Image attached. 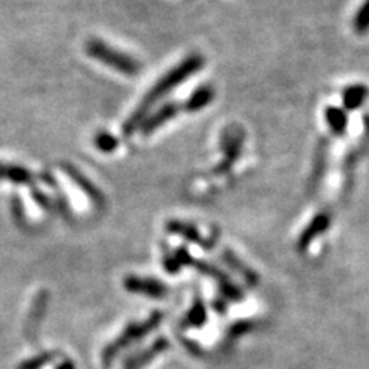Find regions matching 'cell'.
Returning <instances> with one entry per match:
<instances>
[{
    "mask_svg": "<svg viewBox=\"0 0 369 369\" xmlns=\"http://www.w3.org/2000/svg\"><path fill=\"white\" fill-rule=\"evenodd\" d=\"M243 142H245V132L240 126L233 125L230 128L225 130L224 139H222V150H224L225 160L215 168V173L222 174L233 167L240 156Z\"/></svg>",
    "mask_w": 369,
    "mask_h": 369,
    "instance_id": "4",
    "label": "cell"
},
{
    "mask_svg": "<svg viewBox=\"0 0 369 369\" xmlns=\"http://www.w3.org/2000/svg\"><path fill=\"white\" fill-rule=\"evenodd\" d=\"M369 95L368 86L364 84H354L345 88L342 93V102H343V110L348 111H355L359 110L360 106H364Z\"/></svg>",
    "mask_w": 369,
    "mask_h": 369,
    "instance_id": "10",
    "label": "cell"
},
{
    "mask_svg": "<svg viewBox=\"0 0 369 369\" xmlns=\"http://www.w3.org/2000/svg\"><path fill=\"white\" fill-rule=\"evenodd\" d=\"M254 328H256V323L251 322V320H241V322H237V323H234L233 326L230 328V333H228V337H230L231 340L239 339L240 335L251 333V331H252Z\"/></svg>",
    "mask_w": 369,
    "mask_h": 369,
    "instance_id": "22",
    "label": "cell"
},
{
    "mask_svg": "<svg viewBox=\"0 0 369 369\" xmlns=\"http://www.w3.org/2000/svg\"><path fill=\"white\" fill-rule=\"evenodd\" d=\"M33 197H34V200L39 203V205L43 209H47V211H49V209L53 208V205H51V202H49V197H47L43 193H40L39 189H33Z\"/></svg>",
    "mask_w": 369,
    "mask_h": 369,
    "instance_id": "24",
    "label": "cell"
},
{
    "mask_svg": "<svg viewBox=\"0 0 369 369\" xmlns=\"http://www.w3.org/2000/svg\"><path fill=\"white\" fill-rule=\"evenodd\" d=\"M353 25H354L355 33H359V34H364L366 33V31H369V0H365L359 8V11L355 12Z\"/></svg>",
    "mask_w": 369,
    "mask_h": 369,
    "instance_id": "19",
    "label": "cell"
},
{
    "mask_svg": "<svg viewBox=\"0 0 369 369\" xmlns=\"http://www.w3.org/2000/svg\"><path fill=\"white\" fill-rule=\"evenodd\" d=\"M162 319L163 314L156 311V313H152L145 322L128 324V326L123 329V333L102 351V364H104V366L110 365L111 361L116 359V355L120 351H123L125 348H128L134 342L142 340L145 335H148L152 329H156L158 324H160Z\"/></svg>",
    "mask_w": 369,
    "mask_h": 369,
    "instance_id": "2",
    "label": "cell"
},
{
    "mask_svg": "<svg viewBox=\"0 0 369 369\" xmlns=\"http://www.w3.org/2000/svg\"><path fill=\"white\" fill-rule=\"evenodd\" d=\"M167 230L169 233L179 235V237H183L184 240L191 241V243L200 245L202 248H205V250H209V248H213V241L203 239V235L200 234V231L197 230L194 225L187 224V222L171 220V222H168Z\"/></svg>",
    "mask_w": 369,
    "mask_h": 369,
    "instance_id": "9",
    "label": "cell"
},
{
    "mask_svg": "<svg viewBox=\"0 0 369 369\" xmlns=\"http://www.w3.org/2000/svg\"><path fill=\"white\" fill-rule=\"evenodd\" d=\"M213 305H214V309L217 311V313H220V314L226 313V305L224 300H214Z\"/></svg>",
    "mask_w": 369,
    "mask_h": 369,
    "instance_id": "25",
    "label": "cell"
},
{
    "mask_svg": "<svg viewBox=\"0 0 369 369\" xmlns=\"http://www.w3.org/2000/svg\"><path fill=\"white\" fill-rule=\"evenodd\" d=\"M203 65H205V59H203L200 54H191L187 59H183L176 68L169 69V71L151 88V91L145 95L143 100L140 102V105L136 108V111L126 119V122L122 126L123 134L131 136L139 126H142L145 119L148 117L151 108L154 106L158 100L173 91L174 88L179 86L182 82L188 80L194 73L200 71Z\"/></svg>",
    "mask_w": 369,
    "mask_h": 369,
    "instance_id": "1",
    "label": "cell"
},
{
    "mask_svg": "<svg viewBox=\"0 0 369 369\" xmlns=\"http://www.w3.org/2000/svg\"><path fill=\"white\" fill-rule=\"evenodd\" d=\"M56 369H75V365L73 364V361L65 360V361H62V364L57 366Z\"/></svg>",
    "mask_w": 369,
    "mask_h": 369,
    "instance_id": "26",
    "label": "cell"
},
{
    "mask_svg": "<svg viewBox=\"0 0 369 369\" xmlns=\"http://www.w3.org/2000/svg\"><path fill=\"white\" fill-rule=\"evenodd\" d=\"M63 169H65L67 176L71 179L78 187L84 191V193L90 197V199L95 203V205H100V203H104V195H102L100 189H97L94 187V184L86 179V177L80 173L78 168L71 167V165H63Z\"/></svg>",
    "mask_w": 369,
    "mask_h": 369,
    "instance_id": "11",
    "label": "cell"
},
{
    "mask_svg": "<svg viewBox=\"0 0 369 369\" xmlns=\"http://www.w3.org/2000/svg\"><path fill=\"white\" fill-rule=\"evenodd\" d=\"M123 285L126 291L136 292V294H143L146 297H152V298H165L169 292L168 286L163 282H158V280L156 278L130 276L125 278Z\"/></svg>",
    "mask_w": 369,
    "mask_h": 369,
    "instance_id": "5",
    "label": "cell"
},
{
    "mask_svg": "<svg viewBox=\"0 0 369 369\" xmlns=\"http://www.w3.org/2000/svg\"><path fill=\"white\" fill-rule=\"evenodd\" d=\"M224 260L231 270H234L235 272H239V274L246 280L248 285H251V286L257 285L259 276L251 268H248V266L243 262H241V260L237 256H235V254H233L231 251H225L224 252Z\"/></svg>",
    "mask_w": 369,
    "mask_h": 369,
    "instance_id": "16",
    "label": "cell"
},
{
    "mask_svg": "<svg viewBox=\"0 0 369 369\" xmlns=\"http://www.w3.org/2000/svg\"><path fill=\"white\" fill-rule=\"evenodd\" d=\"M328 148H329L328 140L322 139L319 143V150H317V154H316L313 176H311V183H313V187H316L317 182L322 180V177L324 174V168H326V160H328Z\"/></svg>",
    "mask_w": 369,
    "mask_h": 369,
    "instance_id": "18",
    "label": "cell"
},
{
    "mask_svg": "<svg viewBox=\"0 0 369 369\" xmlns=\"http://www.w3.org/2000/svg\"><path fill=\"white\" fill-rule=\"evenodd\" d=\"M54 360V354L53 353H43L40 355H36V357L25 360L19 365L17 369H42L45 365H48L49 361Z\"/></svg>",
    "mask_w": 369,
    "mask_h": 369,
    "instance_id": "21",
    "label": "cell"
},
{
    "mask_svg": "<svg viewBox=\"0 0 369 369\" xmlns=\"http://www.w3.org/2000/svg\"><path fill=\"white\" fill-rule=\"evenodd\" d=\"M182 106L179 104H176V102H168V104H165L160 110H157L156 112H152L150 117L145 119V122L140 126V130L145 136L151 134V132H154L157 128H160L162 125H165L168 122V120L174 119L177 114L180 112Z\"/></svg>",
    "mask_w": 369,
    "mask_h": 369,
    "instance_id": "8",
    "label": "cell"
},
{
    "mask_svg": "<svg viewBox=\"0 0 369 369\" xmlns=\"http://www.w3.org/2000/svg\"><path fill=\"white\" fill-rule=\"evenodd\" d=\"M86 54L104 63V65L112 68L114 71L130 75V78L137 75L140 73V68H142L140 63L136 59H132L131 56L97 39H93L86 43Z\"/></svg>",
    "mask_w": 369,
    "mask_h": 369,
    "instance_id": "3",
    "label": "cell"
},
{
    "mask_svg": "<svg viewBox=\"0 0 369 369\" xmlns=\"http://www.w3.org/2000/svg\"><path fill=\"white\" fill-rule=\"evenodd\" d=\"M213 99H214V88L211 85H202L189 95V99L184 102L183 108L188 112H197L211 104Z\"/></svg>",
    "mask_w": 369,
    "mask_h": 369,
    "instance_id": "13",
    "label": "cell"
},
{
    "mask_svg": "<svg viewBox=\"0 0 369 369\" xmlns=\"http://www.w3.org/2000/svg\"><path fill=\"white\" fill-rule=\"evenodd\" d=\"M331 225V215L329 213H319L316 217L309 222V225L302 231L300 237L297 240V250L303 252L307 251L309 245L328 230Z\"/></svg>",
    "mask_w": 369,
    "mask_h": 369,
    "instance_id": "6",
    "label": "cell"
},
{
    "mask_svg": "<svg viewBox=\"0 0 369 369\" xmlns=\"http://www.w3.org/2000/svg\"><path fill=\"white\" fill-rule=\"evenodd\" d=\"M0 180H10L21 184H28L33 182V174L27 168L16 167V165L0 163Z\"/></svg>",
    "mask_w": 369,
    "mask_h": 369,
    "instance_id": "17",
    "label": "cell"
},
{
    "mask_svg": "<svg viewBox=\"0 0 369 369\" xmlns=\"http://www.w3.org/2000/svg\"><path fill=\"white\" fill-rule=\"evenodd\" d=\"M324 120H326L328 128L333 132V136H345L348 130V112L343 108L328 106L326 111H324Z\"/></svg>",
    "mask_w": 369,
    "mask_h": 369,
    "instance_id": "12",
    "label": "cell"
},
{
    "mask_svg": "<svg viewBox=\"0 0 369 369\" xmlns=\"http://www.w3.org/2000/svg\"><path fill=\"white\" fill-rule=\"evenodd\" d=\"M94 145H95V148L102 152H112L117 148L119 140L112 134H110L108 131H100L94 137Z\"/></svg>",
    "mask_w": 369,
    "mask_h": 369,
    "instance_id": "20",
    "label": "cell"
},
{
    "mask_svg": "<svg viewBox=\"0 0 369 369\" xmlns=\"http://www.w3.org/2000/svg\"><path fill=\"white\" fill-rule=\"evenodd\" d=\"M206 319H208V314H206L205 303H203L202 298L197 296L194 298L193 305H191V308L187 313V316H184V319L182 320V328H184V329L200 328L206 323Z\"/></svg>",
    "mask_w": 369,
    "mask_h": 369,
    "instance_id": "14",
    "label": "cell"
},
{
    "mask_svg": "<svg viewBox=\"0 0 369 369\" xmlns=\"http://www.w3.org/2000/svg\"><path fill=\"white\" fill-rule=\"evenodd\" d=\"M163 266H165V270L169 272V274H177V272L180 271L182 263L179 262V259L176 257V254L165 251V254H163Z\"/></svg>",
    "mask_w": 369,
    "mask_h": 369,
    "instance_id": "23",
    "label": "cell"
},
{
    "mask_svg": "<svg viewBox=\"0 0 369 369\" xmlns=\"http://www.w3.org/2000/svg\"><path fill=\"white\" fill-rule=\"evenodd\" d=\"M47 303H48V292L47 291L39 292V296L34 298L33 309H31L29 317H28V323H27V334H28V337L33 335L36 333V329L39 328L42 316H43V313H45Z\"/></svg>",
    "mask_w": 369,
    "mask_h": 369,
    "instance_id": "15",
    "label": "cell"
},
{
    "mask_svg": "<svg viewBox=\"0 0 369 369\" xmlns=\"http://www.w3.org/2000/svg\"><path fill=\"white\" fill-rule=\"evenodd\" d=\"M169 348V342L165 339V337H160L157 339L152 345H150L146 349H142L137 354L131 355V357L125 361L123 369H142L148 364H151L157 355H160L162 353L167 351Z\"/></svg>",
    "mask_w": 369,
    "mask_h": 369,
    "instance_id": "7",
    "label": "cell"
}]
</instances>
